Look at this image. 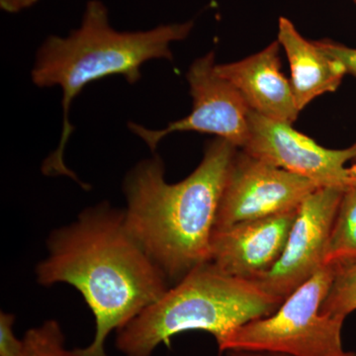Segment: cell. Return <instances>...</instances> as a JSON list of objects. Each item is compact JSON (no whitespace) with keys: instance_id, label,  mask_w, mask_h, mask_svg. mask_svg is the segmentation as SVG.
Masks as SVG:
<instances>
[{"instance_id":"cell-1","label":"cell","mask_w":356,"mask_h":356,"mask_svg":"<svg viewBox=\"0 0 356 356\" xmlns=\"http://www.w3.org/2000/svg\"><path fill=\"white\" fill-rule=\"evenodd\" d=\"M49 255L37 266L43 286L67 283L76 288L95 318V336L77 356H108L105 341L158 302L168 278L134 238L125 212L104 202L88 208L48 240Z\"/></svg>"},{"instance_id":"cell-2","label":"cell","mask_w":356,"mask_h":356,"mask_svg":"<svg viewBox=\"0 0 356 356\" xmlns=\"http://www.w3.org/2000/svg\"><path fill=\"white\" fill-rule=\"evenodd\" d=\"M238 147L217 138L189 177L168 184L156 154L127 173L126 226L168 280L179 281L210 261L211 240L229 168Z\"/></svg>"},{"instance_id":"cell-3","label":"cell","mask_w":356,"mask_h":356,"mask_svg":"<svg viewBox=\"0 0 356 356\" xmlns=\"http://www.w3.org/2000/svg\"><path fill=\"white\" fill-rule=\"evenodd\" d=\"M193 26V21H187L146 31H118L110 24L105 4L89 0L79 28L67 36L51 35L44 40L37 51L31 79L37 88H62L64 119L58 147L42 165L44 175H64L86 188L64 161L65 146L74 131L70 121L72 103L89 83L108 76H121L128 83H137L147 62L172 60V44L186 39Z\"/></svg>"},{"instance_id":"cell-4","label":"cell","mask_w":356,"mask_h":356,"mask_svg":"<svg viewBox=\"0 0 356 356\" xmlns=\"http://www.w3.org/2000/svg\"><path fill=\"white\" fill-rule=\"evenodd\" d=\"M283 302L254 280L236 277L207 261L117 331L116 346L125 356H152L175 334L204 331L217 343L248 322L270 316Z\"/></svg>"},{"instance_id":"cell-5","label":"cell","mask_w":356,"mask_h":356,"mask_svg":"<svg viewBox=\"0 0 356 356\" xmlns=\"http://www.w3.org/2000/svg\"><path fill=\"white\" fill-rule=\"evenodd\" d=\"M336 266H324L270 316L248 322L218 343L219 350L269 351L292 356H344L343 320L321 314Z\"/></svg>"},{"instance_id":"cell-6","label":"cell","mask_w":356,"mask_h":356,"mask_svg":"<svg viewBox=\"0 0 356 356\" xmlns=\"http://www.w3.org/2000/svg\"><path fill=\"white\" fill-rule=\"evenodd\" d=\"M216 65L211 51L189 67L186 79L192 97L191 114L161 130H152L134 122L128 124L129 130L144 140L152 152L166 136L185 131L213 134L243 149L250 135L252 109L236 86L218 74Z\"/></svg>"},{"instance_id":"cell-7","label":"cell","mask_w":356,"mask_h":356,"mask_svg":"<svg viewBox=\"0 0 356 356\" xmlns=\"http://www.w3.org/2000/svg\"><path fill=\"white\" fill-rule=\"evenodd\" d=\"M318 188L307 178L238 151L222 191L215 229L298 210Z\"/></svg>"},{"instance_id":"cell-8","label":"cell","mask_w":356,"mask_h":356,"mask_svg":"<svg viewBox=\"0 0 356 356\" xmlns=\"http://www.w3.org/2000/svg\"><path fill=\"white\" fill-rule=\"evenodd\" d=\"M243 151L276 168L307 178L318 187L348 188L355 184L348 161L356 159V144L343 149L320 146L286 122L250 112V135Z\"/></svg>"},{"instance_id":"cell-9","label":"cell","mask_w":356,"mask_h":356,"mask_svg":"<svg viewBox=\"0 0 356 356\" xmlns=\"http://www.w3.org/2000/svg\"><path fill=\"white\" fill-rule=\"evenodd\" d=\"M344 191L320 187L301 204L280 261L254 280L268 294L284 301L325 266V250Z\"/></svg>"},{"instance_id":"cell-10","label":"cell","mask_w":356,"mask_h":356,"mask_svg":"<svg viewBox=\"0 0 356 356\" xmlns=\"http://www.w3.org/2000/svg\"><path fill=\"white\" fill-rule=\"evenodd\" d=\"M298 210L214 229L210 262L236 277L254 280L268 273L286 247Z\"/></svg>"},{"instance_id":"cell-11","label":"cell","mask_w":356,"mask_h":356,"mask_svg":"<svg viewBox=\"0 0 356 356\" xmlns=\"http://www.w3.org/2000/svg\"><path fill=\"white\" fill-rule=\"evenodd\" d=\"M280 42L240 62L216 65V72L242 93L255 113L292 124L298 118L291 83L281 72Z\"/></svg>"},{"instance_id":"cell-12","label":"cell","mask_w":356,"mask_h":356,"mask_svg":"<svg viewBox=\"0 0 356 356\" xmlns=\"http://www.w3.org/2000/svg\"><path fill=\"white\" fill-rule=\"evenodd\" d=\"M277 41L289 62L290 83L300 111L318 96L336 91L348 74L341 63L327 55L316 42L304 38L287 18L280 17Z\"/></svg>"},{"instance_id":"cell-13","label":"cell","mask_w":356,"mask_h":356,"mask_svg":"<svg viewBox=\"0 0 356 356\" xmlns=\"http://www.w3.org/2000/svg\"><path fill=\"white\" fill-rule=\"evenodd\" d=\"M356 261V184L343 192L327 242L325 266Z\"/></svg>"},{"instance_id":"cell-14","label":"cell","mask_w":356,"mask_h":356,"mask_svg":"<svg viewBox=\"0 0 356 356\" xmlns=\"http://www.w3.org/2000/svg\"><path fill=\"white\" fill-rule=\"evenodd\" d=\"M356 310V261L337 266V273L321 306V314L346 320Z\"/></svg>"},{"instance_id":"cell-15","label":"cell","mask_w":356,"mask_h":356,"mask_svg":"<svg viewBox=\"0 0 356 356\" xmlns=\"http://www.w3.org/2000/svg\"><path fill=\"white\" fill-rule=\"evenodd\" d=\"M20 356L77 355L74 350H65L62 327L56 321L50 320L26 332Z\"/></svg>"},{"instance_id":"cell-16","label":"cell","mask_w":356,"mask_h":356,"mask_svg":"<svg viewBox=\"0 0 356 356\" xmlns=\"http://www.w3.org/2000/svg\"><path fill=\"white\" fill-rule=\"evenodd\" d=\"M15 317L13 314H0V356H20L23 350V339L14 334Z\"/></svg>"},{"instance_id":"cell-17","label":"cell","mask_w":356,"mask_h":356,"mask_svg":"<svg viewBox=\"0 0 356 356\" xmlns=\"http://www.w3.org/2000/svg\"><path fill=\"white\" fill-rule=\"evenodd\" d=\"M316 43L327 55L341 63L343 67H346L348 74L356 76V49L334 43V42L329 41V40L317 41Z\"/></svg>"},{"instance_id":"cell-18","label":"cell","mask_w":356,"mask_h":356,"mask_svg":"<svg viewBox=\"0 0 356 356\" xmlns=\"http://www.w3.org/2000/svg\"><path fill=\"white\" fill-rule=\"evenodd\" d=\"M39 0H0L2 10L8 13H18L30 8Z\"/></svg>"},{"instance_id":"cell-19","label":"cell","mask_w":356,"mask_h":356,"mask_svg":"<svg viewBox=\"0 0 356 356\" xmlns=\"http://www.w3.org/2000/svg\"><path fill=\"white\" fill-rule=\"evenodd\" d=\"M226 356H292L284 353H269V351L228 350ZM344 356H356L353 351H348Z\"/></svg>"},{"instance_id":"cell-20","label":"cell","mask_w":356,"mask_h":356,"mask_svg":"<svg viewBox=\"0 0 356 356\" xmlns=\"http://www.w3.org/2000/svg\"><path fill=\"white\" fill-rule=\"evenodd\" d=\"M350 172L351 178H353V182L356 184V163H355V165L350 166Z\"/></svg>"},{"instance_id":"cell-21","label":"cell","mask_w":356,"mask_h":356,"mask_svg":"<svg viewBox=\"0 0 356 356\" xmlns=\"http://www.w3.org/2000/svg\"><path fill=\"white\" fill-rule=\"evenodd\" d=\"M355 3H356V0H355Z\"/></svg>"}]
</instances>
